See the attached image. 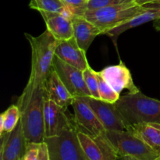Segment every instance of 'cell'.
I'll use <instances>...</instances> for the list:
<instances>
[{"label": "cell", "instance_id": "cell-24", "mask_svg": "<svg viewBox=\"0 0 160 160\" xmlns=\"http://www.w3.org/2000/svg\"><path fill=\"white\" fill-rule=\"evenodd\" d=\"M131 1H134V0H88L85 7H84V12L85 11L101 9V8L106 7V6L120 4V3L123 2H128Z\"/></svg>", "mask_w": 160, "mask_h": 160}, {"label": "cell", "instance_id": "cell-32", "mask_svg": "<svg viewBox=\"0 0 160 160\" xmlns=\"http://www.w3.org/2000/svg\"><path fill=\"white\" fill-rule=\"evenodd\" d=\"M159 5H160V2H159Z\"/></svg>", "mask_w": 160, "mask_h": 160}, {"label": "cell", "instance_id": "cell-19", "mask_svg": "<svg viewBox=\"0 0 160 160\" xmlns=\"http://www.w3.org/2000/svg\"><path fill=\"white\" fill-rule=\"evenodd\" d=\"M127 131L143 141L160 156V124L140 123L129 126Z\"/></svg>", "mask_w": 160, "mask_h": 160}, {"label": "cell", "instance_id": "cell-18", "mask_svg": "<svg viewBox=\"0 0 160 160\" xmlns=\"http://www.w3.org/2000/svg\"><path fill=\"white\" fill-rule=\"evenodd\" d=\"M73 28V37L77 43L84 51L87 52L94 39L102 34L101 31L95 24L81 16L72 17Z\"/></svg>", "mask_w": 160, "mask_h": 160}, {"label": "cell", "instance_id": "cell-7", "mask_svg": "<svg viewBox=\"0 0 160 160\" xmlns=\"http://www.w3.org/2000/svg\"><path fill=\"white\" fill-rule=\"evenodd\" d=\"M78 136L83 151L88 160L121 159L120 155L109 142L106 132L96 137H92L78 131Z\"/></svg>", "mask_w": 160, "mask_h": 160}, {"label": "cell", "instance_id": "cell-20", "mask_svg": "<svg viewBox=\"0 0 160 160\" xmlns=\"http://www.w3.org/2000/svg\"><path fill=\"white\" fill-rule=\"evenodd\" d=\"M29 6L40 13H62L73 17V14L62 0H30Z\"/></svg>", "mask_w": 160, "mask_h": 160}, {"label": "cell", "instance_id": "cell-29", "mask_svg": "<svg viewBox=\"0 0 160 160\" xmlns=\"http://www.w3.org/2000/svg\"><path fill=\"white\" fill-rule=\"evenodd\" d=\"M121 160H140L138 159H137V158H134V157H132V156H123V157L121 158Z\"/></svg>", "mask_w": 160, "mask_h": 160}, {"label": "cell", "instance_id": "cell-16", "mask_svg": "<svg viewBox=\"0 0 160 160\" xmlns=\"http://www.w3.org/2000/svg\"><path fill=\"white\" fill-rule=\"evenodd\" d=\"M44 86L46 97L48 99L66 109H67L69 106H71L74 97L61 81L54 68L45 81Z\"/></svg>", "mask_w": 160, "mask_h": 160}, {"label": "cell", "instance_id": "cell-9", "mask_svg": "<svg viewBox=\"0 0 160 160\" xmlns=\"http://www.w3.org/2000/svg\"><path fill=\"white\" fill-rule=\"evenodd\" d=\"M53 68L74 98L92 97L86 86L82 70L69 65L56 56L53 60Z\"/></svg>", "mask_w": 160, "mask_h": 160}, {"label": "cell", "instance_id": "cell-8", "mask_svg": "<svg viewBox=\"0 0 160 160\" xmlns=\"http://www.w3.org/2000/svg\"><path fill=\"white\" fill-rule=\"evenodd\" d=\"M71 106L73 109V121L78 131L92 137L106 132V130L84 97H75Z\"/></svg>", "mask_w": 160, "mask_h": 160}, {"label": "cell", "instance_id": "cell-30", "mask_svg": "<svg viewBox=\"0 0 160 160\" xmlns=\"http://www.w3.org/2000/svg\"><path fill=\"white\" fill-rule=\"evenodd\" d=\"M154 26H155V28H156V29L157 30V31H160V20H155Z\"/></svg>", "mask_w": 160, "mask_h": 160}, {"label": "cell", "instance_id": "cell-12", "mask_svg": "<svg viewBox=\"0 0 160 160\" xmlns=\"http://www.w3.org/2000/svg\"><path fill=\"white\" fill-rule=\"evenodd\" d=\"M98 73L117 93L120 94L124 89L129 91L130 93L139 92L134 84L129 69L122 61L117 65L105 67Z\"/></svg>", "mask_w": 160, "mask_h": 160}, {"label": "cell", "instance_id": "cell-5", "mask_svg": "<svg viewBox=\"0 0 160 160\" xmlns=\"http://www.w3.org/2000/svg\"><path fill=\"white\" fill-rule=\"evenodd\" d=\"M50 160H88L78 136L76 126L53 137L45 138Z\"/></svg>", "mask_w": 160, "mask_h": 160}, {"label": "cell", "instance_id": "cell-27", "mask_svg": "<svg viewBox=\"0 0 160 160\" xmlns=\"http://www.w3.org/2000/svg\"><path fill=\"white\" fill-rule=\"evenodd\" d=\"M38 160H50L48 146L45 142L40 143V145H39Z\"/></svg>", "mask_w": 160, "mask_h": 160}, {"label": "cell", "instance_id": "cell-10", "mask_svg": "<svg viewBox=\"0 0 160 160\" xmlns=\"http://www.w3.org/2000/svg\"><path fill=\"white\" fill-rule=\"evenodd\" d=\"M106 131H127L128 124L115 103H109L93 97H84Z\"/></svg>", "mask_w": 160, "mask_h": 160}, {"label": "cell", "instance_id": "cell-14", "mask_svg": "<svg viewBox=\"0 0 160 160\" xmlns=\"http://www.w3.org/2000/svg\"><path fill=\"white\" fill-rule=\"evenodd\" d=\"M56 56L69 65L82 71L89 66L86 52L80 48L74 37L68 40L59 41L56 48Z\"/></svg>", "mask_w": 160, "mask_h": 160}, {"label": "cell", "instance_id": "cell-11", "mask_svg": "<svg viewBox=\"0 0 160 160\" xmlns=\"http://www.w3.org/2000/svg\"><path fill=\"white\" fill-rule=\"evenodd\" d=\"M67 109L46 97L44 109L45 138L56 136L65 130L75 127L73 119L69 118L66 113Z\"/></svg>", "mask_w": 160, "mask_h": 160}, {"label": "cell", "instance_id": "cell-17", "mask_svg": "<svg viewBox=\"0 0 160 160\" xmlns=\"http://www.w3.org/2000/svg\"><path fill=\"white\" fill-rule=\"evenodd\" d=\"M48 31L58 41L68 40L73 37L71 17L62 13H41Z\"/></svg>", "mask_w": 160, "mask_h": 160}, {"label": "cell", "instance_id": "cell-4", "mask_svg": "<svg viewBox=\"0 0 160 160\" xmlns=\"http://www.w3.org/2000/svg\"><path fill=\"white\" fill-rule=\"evenodd\" d=\"M145 9L146 6H140L131 1L85 11L81 16L95 24L101 31L102 34H106V32L128 21Z\"/></svg>", "mask_w": 160, "mask_h": 160}, {"label": "cell", "instance_id": "cell-1", "mask_svg": "<svg viewBox=\"0 0 160 160\" xmlns=\"http://www.w3.org/2000/svg\"><path fill=\"white\" fill-rule=\"evenodd\" d=\"M46 99L45 86L25 87L19 97L20 123L26 143H42L45 138L44 109Z\"/></svg>", "mask_w": 160, "mask_h": 160}, {"label": "cell", "instance_id": "cell-22", "mask_svg": "<svg viewBox=\"0 0 160 160\" xmlns=\"http://www.w3.org/2000/svg\"><path fill=\"white\" fill-rule=\"evenodd\" d=\"M98 81V94L99 99L109 103H116L120 98V94L117 93L97 72Z\"/></svg>", "mask_w": 160, "mask_h": 160}, {"label": "cell", "instance_id": "cell-21", "mask_svg": "<svg viewBox=\"0 0 160 160\" xmlns=\"http://www.w3.org/2000/svg\"><path fill=\"white\" fill-rule=\"evenodd\" d=\"M20 120V110L17 105H12L0 116V136L15 129Z\"/></svg>", "mask_w": 160, "mask_h": 160}, {"label": "cell", "instance_id": "cell-6", "mask_svg": "<svg viewBox=\"0 0 160 160\" xmlns=\"http://www.w3.org/2000/svg\"><path fill=\"white\" fill-rule=\"evenodd\" d=\"M106 134L121 158L128 156L140 160H156L159 156L129 131H106Z\"/></svg>", "mask_w": 160, "mask_h": 160}, {"label": "cell", "instance_id": "cell-23", "mask_svg": "<svg viewBox=\"0 0 160 160\" xmlns=\"http://www.w3.org/2000/svg\"><path fill=\"white\" fill-rule=\"evenodd\" d=\"M84 79L86 86L90 92L92 97L95 98H99L98 94V81L97 72L95 71L90 66L83 71Z\"/></svg>", "mask_w": 160, "mask_h": 160}, {"label": "cell", "instance_id": "cell-28", "mask_svg": "<svg viewBox=\"0 0 160 160\" xmlns=\"http://www.w3.org/2000/svg\"><path fill=\"white\" fill-rule=\"evenodd\" d=\"M140 6H147L150 4H159L160 0H134Z\"/></svg>", "mask_w": 160, "mask_h": 160}, {"label": "cell", "instance_id": "cell-2", "mask_svg": "<svg viewBox=\"0 0 160 160\" xmlns=\"http://www.w3.org/2000/svg\"><path fill=\"white\" fill-rule=\"evenodd\" d=\"M31 49V69L27 87L34 88L45 85V82L53 70V60L59 41L46 30L34 37L24 34Z\"/></svg>", "mask_w": 160, "mask_h": 160}, {"label": "cell", "instance_id": "cell-26", "mask_svg": "<svg viewBox=\"0 0 160 160\" xmlns=\"http://www.w3.org/2000/svg\"><path fill=\"white\" fill-rule=\"evenodd\" d=\"M39 145H40V143H32V142L26 143L23 160H38Z\"/></svg>", "mask_w": 160, "mask_h": 160}, {"label": "cell", "instance_id": "cell-33", "mask_svg": "<svg viewBox=\"0 0 160 160\" xmlns=\"http://www.w3.org/2000/svg\"><path fill=\"white\" fill-rule=\"evenodd\" d=\"M20 160H23V159H20Z\"/></svg>", "mask_w": 160, "mask_h": 160}, {"label": "cell", "instance_id": "cell-25", "mask_svg": "<svg viewBox=\"0 0 160 160\" xmlns=\"http://www.w3.org/2000/svg\"><path fill=\"white\" fill-rule=\"evenodd\" d=\"M73 16L82 15L88 0H62Z\"/></svg>", "mask_w": 160, "mask_h": 160}, {"label": "cell", "instance_id": "cell-15", "mask_svg": "<svg viewBox=\"0 0 160 160\" xmlns=\"http://www.w3.org/2000/svg\"><path fill=\"white\" fill-rule=\"evenodd\" d=\"M157 20H160V5H147L146 9L145 10L136 15L128 21L125 22L123 24L109 31L106 33V34H107L112 39L114 45L117 47V40L122 33L131 28H134L144 23H148V22L155 21Z\"/></svg>", "mask_w": 160, "mask_h": 160}, {"label": "cell", "instance_id": "cell-13", "mask_svg": "<svg viewBox=\"0 0 160 160\" xmlns=\"http://www.w3.org/2000/svg\"><path fill=\"white\" fill-rule=\"evenodd\" d=\"M26 148L22 125L20 122L15 129L1 136V160H20L23 159Z\"/></svg>", "mask_w": 160, "mask_h": 160}, {"label": "cell", "instance_id": "cell-3", "mask_svg": "<svg viewBox=\"0 0 160 160\" xmlns=\"http://www.w3.org/2000/svg\"><path fill=\"white\" fill-rule=\"evenodd\" d=\"M115 105L128 128L140 123L160 124V101L146 96L140 91L120 96Z\"/></svg>", "mask_w": 160, "mask_h": 160}, {"label": "cell", "instance_id": "cell-31", "mask_svg": "<svg viewBox=\"0 0 160 160\" xmlns=\"http://www.w3.org/2000/svg\"><path fill=\"white\" fill-rule=\"evenodd\" d=\"M156 160H160V156H159V157H158V159H156Z\"/></svg>", "mask_w": 160, "mask_h": 160}]
</instances>
